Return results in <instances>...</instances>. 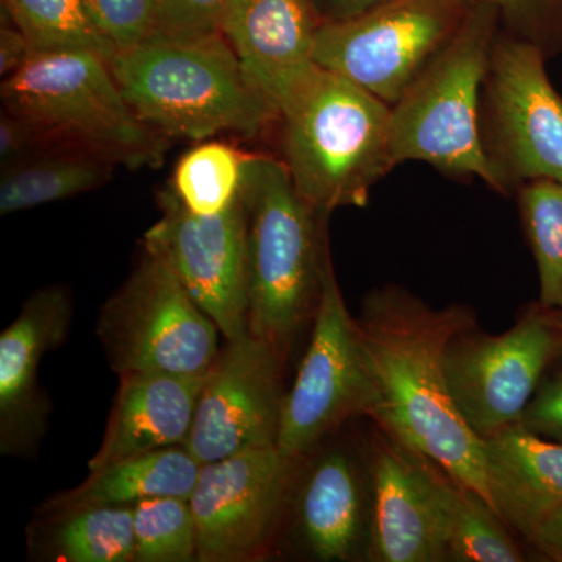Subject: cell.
<instances>
[{
	"label": "cell",
	"instance_id": "603a6c76",
	"mask_svg": "<svg viewBox=\"0 0 562 562\" xmlns=\"http://www.w3.org/2000/svg\"><path fill=\"white\" fill-rule=\"evenodd\" d=\"M36 546L58 562L135 561L133 506H91L44 514Z\"/></svg>",
	"mask_w": 562,
	"mask_h": 562
},
{
	"label": "cell",
	"instance_id": "52a82bcc",
	"mask_svg": "<svg viewBox=\"0 0 562 562\" xmlns=\"http://www.w3.org/2000/svg\"><path fill=\"white\" fill-rule=\"evenodd\" d=\"M95 333L120 376H203L221 351L220 328L172 269L146 249L131 279L103 306Z\"/></svg>",
	"mask_w": 562,
	"mask_h": 562
},
{
	"label": "cell",
	"instance_id": "4316f807",
	"mask_svg": "<svg viewBox=\"0 0 562 562\" xmlns=\"http://www.w3.org/2000/svg\"><path fill=\"white\" fill-rule=\"evenodd\" d=\"M508 525L482 497L453 479L450 492L449 561L519 562L522 550Z\"/></svg>",
	"mask_w": 562,
	"mask_h": 562
},
{
	"label": "cell",
	"instance_id": "f1b7e54d",
	"mask_svg": "<svg viewBox=\"0 0 562 562\" xmlns=\"http://www.w3.org/2000/svg\"><path fill=\"white\" fill-rule=\"evenodd\" d=\"M92 21L117 52L157 32L162 0H85Z\"/></svg>",
	"mask_w": 562,
	"mask_h": 562
},
{
	"label": "cell",
	"instance_id": "836d02e7",
	"mask_svg": "<svg viewBox=\"0 0 562 562\" xmlns=\"http://www.w3.org/2000/svg\"><path fill=\"white\" fill-rule=\"evenodd\" d=\"M36 52L31 41L13 24H3L0 29V77L9 79L24 68Z\"/></svg>",
	"mask_w": 562,
	"mask_h": 562
},
{
	"label": "cell",
	"instance_id": "1f68e13d",
	"mask_svg": "<svg viewBox=\"0 0 562 562\" xmlns=\"http://www.w3.org/2000/svg\"><path fill=\"white\" fill-rule=\"evenodd\" d=\"M520 425L539 438L562 443V375L539 387Z\"/></svg>",
	"mask_w": 562,
	"mask_h": 562
},
{
	"label": "cell",
	"instance_id": "5bb4252c",
	"mask_svg": "<svg viewBox=\"0 0 562 562\" xmlns=\"http://www.w3.org/2000/svg\"><path fill=\"white\" fill-rule=\"evenodd\" d=\"M294 461L268 447L202 464L190 498L198 525V561H246L266 549Z\"/></svg>",
	"mask_w": 562,
	"mask_h": 562
},
{
	"label": "cell",
	"instance_id": "83f0119b",
	"mask_svg": "<svg viewBox=\"0 0 562 562\" xmlns=\"http://www.w3.org/2000/svg\"><path fill=\"white\" fill-rule=\"evenodd\" d=\"M135 561L198 560V525L188 498L161 497L136 503Z\"/></svg>",
	"mask_w": 562,
	"mask_h": 562
},
{
	"label": "cell",
	"instance_id": "cb8c5ba5",
	"mask_svg": "<svg viewBox=\"0 0 562 562\" xmlns=\"http://www.w3.org/2000/svg\"><path fill=\"white\" fill-rule=\"evenodd\" d=\"M247 158L231 144L201 140L177 162L169 187L191 213H222L241 194Z\"/></svg>",
	"mask_w": 562,
	"mask_h": 562
},
{
	"label": "cell",
	"instance_id": "d6a6232c",
	"mask_svg": "<svg viewBox=\"0 0 562 562\" xmlns=\"http://www.w3.org/2000/svg\"><path fill=\"white\" fill-rule=\"evenodd\" d=\"M49 150L43 136L24 117L3 110L0 117V158L3 168L14 162L35 157L36 151Z\"/></svg>",
	"mask_w": 562,
	"mask_h": 562
},
{
	"label": "cell",
	"instance_id": "2e32d148",
	"mask_svg": "<svg viewBox=\"0 0 562 562\" xmlns=\"http://www.w3.org/2000/svg\"><path fill=\"white\" fill-rule=\"evenodd\" d=\"M316 0H228L220 32L251 87L281 113L317 68Z\"/></svg>",
	"mask_w": 562,
	"mask_h": 562
},
{
	"label": "cell",
	"instance_id": "8992f818",
	"mask_svg": "<svg viewBox=\"0 0 562 562\" xmlns=\"http://www.w3.org/2000/svg\"><path fill=\"white\" fill-rule=\"evenodd\" d=\"M502 31L501 14L476 0L460 32L391 105L395 166L422 161L452 177H476L502 192L484 151L483 88Z\"/></svg>",
	"mask_w": 562,
	"mask_h": 562
},
{
	"label": "cell",
	"instance_id": "484cf974",
	"mask_svg": "<svg viewBox=\"0 0 562 562\" xmlns=\"http://www.w3.org/2000/svg\"><path fill=\"white\" fill-rule=\"evenodd\" d=\"M517 198L538 266L539 303L549 310H562V181H528L519 187Z\"/></svg>",
	"mask_w": 562,
	"mask_h": 562
},
{
	"label": "cell",
	"instance_id": "30bf717a",
	"mask_svg": "<svg viewBox=\"0 0 562 562\" xmlns=\"http://www.w3.org/2000/svg\"><path fill=\"white\" fill-rule=\"evenodd\" d=\"M375 405V383L360 328L344 302L328 251L312 341L294 386L281 403L277 449L297 460L350 417H372Z\"/></svg>",
	"mask_w": 562,
	"mask_h": 562
},
{
	"label": "cell",
	"instance_id": "9a60e30c",
	"mask_svg": "<svg viewBox=\"0 0 562 562\" xmlns=\"http://www.w3.org/2000/svg\"><path fill=\"white\" fill-rule=\"evenodd\" d=\"M452 483L441 465L384 432L373 453L369 558L379 562L449 561Z\"/></svg>",
	"mask_w": 562,
	"mask_h": 562
},
{
	"label": "cell",
	"instance_id": "7c38bea8",
	"mask_svg": "<svg viewBox=\"0 0 562 562\" xmlns=\"http://www.w3.org/2000/svg\"><path fill=\"white\" fill-rule=\"evenodd\" d=\"M161 216L144 235V249L160 257L225 341L249 331V254L241 194L222 213L199 216L184 209L171 187L158 195Z\"/></svg>",
	"mask_w": 562,
	"mask_h": 562
},
{
	"label": "cell",
	"instance_id": "d6986e66",
	"mask_svg": "<svg viewBox=\"0 0 562 562\" xmlns=\"http://www.w3.org/2000/svg\"><path fill=\"white\" fill-rule=\"evenodd\" d=\"M484 446L492 506L530 541L542 520L562 506V443L517 424L484 439Z\"/></svg>",
	"mask_w": 562,
	"mask_h": 562
},
{
	"label": "cell",
	"instance_id": "6da1fadb",
	"mask_svg": "<svg viewBox=\"0 0 562 562\" xmlns=\"http://www.w3.org/2000/svg\"><path fill=\"white\" fill-rule=\"evenodd\" d=\"M357 322L376 390L372 419L492 506L484 439L462 419L446 373L449 344L475 327L472 310L432 308L412 292L386 286L366 295Z\"/></svg>",
	"mask_w": 562,
	"mask_h": 562
},
{
	"label": "cell",
	"instance_id": "e0dca14e",
	"mask_svg": "<svg viewBox=\"0 0 562 562\" xmlns=\"http://www.w3.org/2000/svg\"><path fill=\"white\" fill-rule=\"evenodd\" d=\"M72 302L63 286L36 291L0 335V453L29 457L46 432L49 403L38 384L47 351L68 338Z\"/></svg>",
	"mask_w": 562,
	"mask_h": 562
},
{
	"label": "cell",
	"instance_id": "9c48e42d",
	"mask_svg": "<svg viewBox=\"0 0 562 562\" xmlns=\"http://www.w3.org/2000/svg\"><path fill=\"white\" fill-rule=\"evenodd\" d=\"M547 54L501 31L483 88L484 151L502 192L535 180L562 181V95Z\"/></svg>",
	"mask_w": 562,
	"mask_h": 562
},
{
	"label": "cell",
	"instance_id": "8d00e7d4",
	"mask_svg": "<svg viewBox=\"0 0 562 562\" xmlns=\"http://www.w3.org/2000/svg\"><path fill=\"white\" fill-rule=\"evenodd\" d=\"M554 321H557L558 330H560V355L558 358H562V310H552Z\"/></svg>",
	"mask_w": 562,
	"mask_h": 562
},
{
	"label": "cell",
	"instance_id": "e575fe53",
	"mask_svg": "<svg viewBox=\"0 0 562 562\" xmlns=\"http://www.w3.org/2000/svg\"><path fill=\"white\" fill-rule=\"evenodd\" d=\"M530 542L549 560L562 562V506L542 520Z\"/></svg>",
	"mask_w": 562,
	"mask_h": 562
},
{
	"label": "cell",
	"instance_id": "8fae6325",
	"mask_svg": "<svg viewBox=\"0 0 562 562\" xmlns=\"http://www.w3.org/2000/svg\"><path fill=\"white\" fill-rule=\"evenodd\" d=\"M558 355L560 330L552 310L541 303L502 335L472 327L454 336L446 373L462 419L483 439L520 424Z\"/></svg>",
	"mask_w": 562,
	"mask_h": 562
},
{
	"label": "cell",
	"instance_id": "ba28073f",
	"mask_svg": "<svg viewBox=\"0 0 562 562\" xmlns=\"http://www.w3.org/2000/svg\"><path fill=\"white\" fill-rule=\"evenodd\" d=\"M476 0H384L322 21L316 63L394 105L454 38Z\"/></svg>",
	"mask_w": 562,
	"mask_h": 562
},
{
	"label": "cell",
	"instance_id": "44dd1931",
	"mask_svg": "<svg viewBox=\"0 0 562 562\" xmlns=\"http://www.w3.org/2000/svg\"><path fill=\"white\" fill-rule=\"evenodd\" d=\"M301 530L321 561L349 560L362 532V492L357 471L344 453L322 458L301 495Z\"/></svg>",
	"mask_w": 562,
	"mask_h": 562
},
{
	"label": "cell",
	"instance_id": "5b68a950",
	"mask_svg": "<svg viewBox=\"0 0 562 562\" xmlns=\"http://www.w3.org/2000/svg\"><path fill=\"white\" fill-rule=\"evenodd\" d=\"M241 198L249 235V331L283 355L316 312L327 258L325 221L295 191L286 166L249 155Z\"/></svg>",
	"mask_w": 562,
	"mask_h": 562
},
{
	"label": "cell",
	"instance_id": "d590c367",
	"mask_svg": "<svg viewBox=\"0 0 562 562\" xmlns=\"http://www.w3.org/2000/svg\"><path fill=\"white\" fill-rule=\"evenodd\" d=\"M382 2L384 0H322L319 11L324 20H346Z\"/></svg>",
	"mask_w": 562,
	"mask_h": 562
},
{
	"label": "cell",
	"instance_id": "7402d4cb",
	"mask_svg": "<svg viewBox=\"0 0 562 562\" xmlns=\"http://www.w3.org/2000/svg\"><path fill=\"white\" fill-rule=\"evenodd\" d=\"M113 165L74 150H47L5 166L0 180V214L49 205L101 188Z\"/></svg>",
	"mask_w": 562,
	"mask_h": 562
},
{
	"label": "cell",
	"instance_id": "ac0fdd59",
	"mask_svg": "<svg viewBox=\"0 0 562 562\" xmlns=\"http://www.w3.org/2000/svg\"><path fill=\"white\" fill-rule=\"evenodd\" d=\"M205 375L162 372L121 375L101 447L88 462L90 472L136 454L184 446Z\"/></svg>",
	"mask_w": 562,
	"mask_h": 562
},
{
	"label": "cell",
	"instance_id": "f546056e",
	"mask_svg": "<svg viewBox=\"0 0 562 562\" xmlns=\"http://www.w3.org/2000/svg\"><path fill=\"white\" fill-rule=\"evenodd\" d=\"M501 14L502 29L536 44L547 57L562 52V0H487Z\"/></svg>",
	"mask_w": 562,
	"mask_h": 562
},
{
	"label": "cell",
	"instance_id": "ffe728a7",
	"mask_svg": "<svg viewBox=\"0 0 562 562\" xmlns=\"http://www.w3.org/2000/svg\"><path fill=\"white\" fill-rule=\"evenodd\" d=\"M201 468L184 446L136 454L90 472L79 486L44 503L41 513L44 516L91 506H135L161 497L190 501Z\"/></svg>",
	"mask_w": 562,
	"mask_h": 562
},
{
	"label": "cell",
	"instance_id": "d4e9b609",
	"mask_svg": "<svg viewBox=\"0 0 562 562\" xmlns=\"http://www.w3.org/2000/svg\"><path fill=\"white\" fill-rule=\"evenodd\" d=\"M35 52L83 50L113 61L116 49L92 21L85 0H3Z\"/></svg>",
	"mask_w": 562,
	"mask_h": 562
},
{
	"label": "cell",
	"instance_id": "277c9868",
	"mask_svg": "<svg viewBox=\"0 0 562 562\" xmlns=\"http://www.w3.org/2000/svg\"><path fill=\"white\" fill-rule=\"evenodd\" d=\"M2 102L31 122L49 150L138 169L158 168L169 147V138L136 116L110 61L92 52H36L2 81Z\"/></svg>",
	"mask_w": 562,
	"mask_h": 562
},
{
	"label": "cell",
	"instance_id": "4dcf8cb0",
	"mask_svg": "<svg viewBox=\"0 0 562 562\" xmlns=\"http://www.w3.org/2000/svg\"><path fill=\"white\" fill-rule=\"evenodd\" d=\"M228 0H162L157 32L169 36H198L220 32Z\"/></svg>",
	"mask_w": 562,
	"mask_h": 562
},
{
	"label": "cell",
	"instance_id": "3957f363",
	"mask_svg": "<svg viewBox=\"0 0 562 562\" xmlns=\"http://www.w3.org/2000/svg\"><path fill=\"white\" fill-rule=\"evenodd\" d=\"M280 122L281 161L299 195L324 216L364 206L395 168L391 105L341 74L317 66Z\"/></svg>",
	"mask_w": 562,
	"mask_h": 562
},
{
	"label": "cell",
	"instance_id": "7a4b0ae2",
	"mask_svg": "<svg viewBox=\"0 0 562 562\" xmlns=\"http://www.w3.org/2000/svg\"><path fill=\"white\" fill-rule=\"evenodd\" d=\"M111 70L136 116L169 139L201 143L225 132L254 138L280 122L279 111L251 87L221 32H155L117 52Z\"/></svg>",
	"mask_w": 562,
	"mask_h": 562
},
{
	"label": "cell",
	"instance_id": "4fadbf2b",
	"mask_svg": "<svg viewBox=\"0 0 562 562\" xmlns=\"http://www.w3.org/2000/svg\"><path fill=\"white\" fill-rule=\"evenodd\" d=\"M281 353L247 333L227 341L206 372L184 447L201 464L249 449L277 447Z\"/></svg>",
	"mask_w": 562,
	"mask_h": 562
}]
</instances>
